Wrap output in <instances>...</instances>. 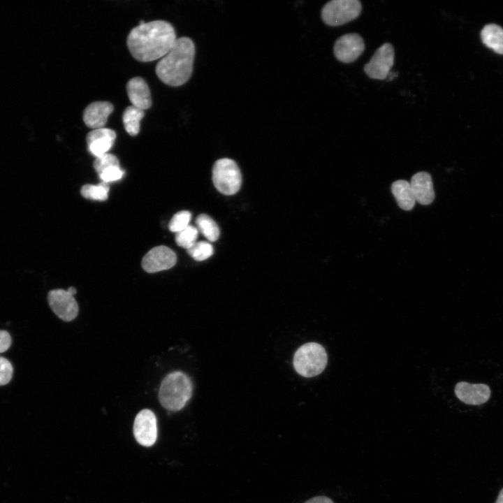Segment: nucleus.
<instances>
[{
    "label": "nucleus",
    "mask_w": 503,
    "mask_h": 503,
    "mask_svg": "<svg viewBox=\"0 0 503 503\" xmlns=\"http://www.w3.org/2000/svg\"><path fill=\"white\" fill-rule=\"evenodd\" d=\"M173 25L164 20L140 21L128 34L126 44L133 57L142 62L162 58L177 41Z\"/></svg>",
    "instance_id": "f257e3e1"
},
{
    "label": "nucleus",
    "mask_w": 503,
    "mask_h": 503,
    "mask_svg": "<svg viewBox=\"0 0 503 503\" xmlns=\"http://www.w3.org/2000/svg\"><path fill=\"white\" fill-rule=\"evenodd\" d=\"M195 45L189 37H181L157 63L156 75L164 84L178 87L186 83L193 72Z\"/></svg>",
    "instance_id": "f03ea898"
},
{
    "label": "nucleus",
    "mask_w": 503,
    "mask_h": 503,
    "mask_svg": "<svg viewBox=\"0 0 503 503\" xmlns=\"http://www.w3.org/2000/svg\"><path fill=\"white\" fill-rule=\"evenodd\" d=\"M193 385L191 379L181 371L168 374L162 380L159 400L163 408L171 411L182 409L190 400Z\"/></svg>",
    "instance_id": "7ed1b4c3"
},
{
    "label": "nucleus",
    "mask_w": 503,
    "mask_h": 503,
    "mask_svg": "<svg viewBox=\"0 0 503 503\" xmlns=\"http://www.w3.org/2000/svg\"><path fill=\"white\" fill-rule=\"evenodd\" d=\"M328 362V356L320 344L308 342L300 346L293 356V367L304 377H312L321 373Z\"/></svg>",
    "instance_id": "20e7f679"
},
{
    "label": "nucleus",
    "mask_w": 503,
    "mask_h": 503,
    "mask_svg": "<svg viewBox=\"0 0 503 503\" xmlns=\"http://www.w3.org/2000/svg\"><path fill=\"white\" fill-rule=\"evenodd\" d=\"M212 181L215 188L224 195H233L240 189L242 175L235 161L228 158L218 159L212 168Z\"/></svg>",
    "instance_id": "39448f33"
},
{
    "label": "nucleus",
    "mask_w": 503,
    "mask_h": 503,
    "mask_svg": "<svg viewBox=\"0 0 503 503\" xmlns=\"http://www.w3.org/2000/svg\"><path fill=\"white\" fill-rule=\"evenodd\" d=\"M361 10L358 0H332L323 6L321 14L325 24L337 27L356 19Z\"/></svg>",
    "instance_id": "423d86ee"
},
{
    "label": "nucleus",
    "mask_w": 503,
    "mask_h": 503,
    "mask_svg": "<svg viewBox=\"0 0 503 503\" xmlns=\"http://www.w3.org/2000/svg\"><path fill=\"white\" fill-rule=\"evenodd\" d=\"M395 51L393 45L385 43L374 52L364 66L365 73L372 79L385 80L394 64Z\"/></svg>",
    "instance_id": "0eeeda50"
},
{
    "label": "nucleus",
    "mask_w": 503,
    "mask_h": 503,
    "mask_svg": "<svg viewBox=\"0 0 503 503\" xmlns=\"http://www.w3.org/2000/svg\"><path fill=\"white\" fill-rule=\"evenodd\" d=\"M133 435L138 444L143 446H152L157 438V422L155 414L144 409L138 413L133 423Z\"/></svg>",
    "instance_id": "6e6552de"
},
{
    "label": "nucleus",
    "mask_w": 503,
    "mask_h": 503,
    "mask_svg": "<svg viewBox=\"0 0 503 503\" xmlns=\"http://www.w3.org/2000/svg\"><path fill=\"white\" fill-rule=\"evenodd\" d=\"M48 301L54 313L63 321H71L78 316V305L67 290H51L48 294Z\"/></svg>",
    "instance_id": "1a4fd4ad"
},
{
    "label": "nucleus",
    "mask_w": 503,
    "mask_h": 503,
    "mask_svg": "<svg viewBox=\"0 0 503 503\" xmlns=\"http://www.w3.org/2000/svg\"><path fill=\"white\" fill-rule=\"evenodd\" d=\"M364 50L363 39L356 33H349L341 36L336 40L333 47L335 58L346 64L356 61Z\"/></svg>",
    "instance_id": "9d476101"
},
{
    "label": "nucleus",
    "mask_w": 503,
    "mask_h": 503,
    "mask_svg": "<svg viewBox=\"0 0 503 503\" xmlns=\"http://www.w3.org/2000/svg\"><path fill=\"white\" fill-rule=\"evenodd\" d=\"M177 261L175 253L169 247L161 245L150 250L142 259V267L153 273L171 268Z\"/></svg>",
    "instance_id": "9b49d317"
},
{
    "label": "nucleus",
    "mask_w": 503,
    "mask_h": 503,
    "mask_svg": "<svg viewBox=\"0 0 503 503\" xmlns=\"http://www.w3.org/2000/svg\"><path fill=\"white\" fill-rule=\"evenodd\" d=\"M116 139L112 129L102 128L89 131L86 137L88 151L93 156L99 157L108 153Z\"/></svg>",
    "instance_id": "f8f14e48"
},
{
    "label": "nucleus",
    "mask_w": 503,
    "mask_h": 503,
    "mask_svg": "<svg viewBox=\"0 0 503 503\" xmlns=\"http://www.w3.org/2000/svg\"><path fill=\"white\" fill-rule=\"evenodd\" d=\"M455 393L458 398L465 404L478 405L489 399L490 390L486 384L460 381L455 387Z\"/></svg>",
    "instance_id": "ddd939ff"
},
{
    "label": "nucleus",
    "mask_w": 503,
    "mask_h": 503,
    "mask_svg": "<svg viewBox=\"0 0 503 503\" xmlns=\"http://www.w3.org/2000/svg\"><path fill=\"white\" fill-rule=\"evenodd\" d=\"M114 106L108 101H95L88 105L83 112V121L90 129L104 128Z\"/></svg>",
    "instance_id": "4468645a"
},
{
    "label": "nucleus",
    "mask_w": 503,
    "mask_h": 503,
    "mask_svg": "<svg viewBox=\"0 0 503 503\" xmlns=\"http://www.w3.org/2000/svg\"><path fill=\"white\" fill-rule=\"evenodd\" d=\"M416 202L428 205L435 199V191L430 175L427 172L414 174L409 182Z\"/></svg>",
    "instance_id": "2eb2a0df"
},
{
    "label": "nucleus",
    "mask_w": 503,
    "mask_h": 503,
    "mask_svg": "<svg viewBox=\"0 0 503 503\" xmlns=\"http://www.w3.org/2000/svg\"><path fill=\"white\" fill-rule=\"evenodd\" d=\"M126 92L132 105L144 111L151 107L150 88L143 78L134 77L130 79L126 84Z\"/></svg>",
    "instance_id": "dca6fc26"
},
{
    "label": "nucleus",
    "mask_w": 503,
    "mask_h": 503,
    "mask_svg": "<svg viewBox=\"0 0 503 503\" xmlns=\"http://www.w3.org/2000/svg\"><path fill=\"white\" fill-rule=\"evenodd\" d=\"M391 192L401 209L406 211L413 209L416 200L409 182L399 180L393 182Z\"/></svg>",
    "instance_id": "f3484780"
},
{
    "label": "nucleus",
    "mask_w": 503,
    "mask_h": 503,
    "mask_svg": "<svg viewBox=\"0 0 503 503\" xmlns=\"http://www.w3.org/2000/svg\"><path fill=\"white\" fill-rule=\"evenodd\" d=\"M483 43L495 52L503 54V29L495 24H487L481 31Z\"/></svg>",
    "instance_id": "a211bd4d"
},
{
    "label": "nucleus",
    "mask_w": 503,
    "mask_h": 503,
    "mask_svg": "<svg viewBox=\"0 0 503 503\" xmlns=\"http://www.w3.org/2000/svg\"><path fill=\"white\" fill-rule=\"evenodd\" d=\"M145 116V111L133 105L128 106L124 111L122 121L126 131L131 136L138 135L140 128V120Z\"/></svg>",
    "instance_id": "6ab92c4d"
},
{
    "label": "nucleus",
    "mask_w": 503,
    "mask_h": 503,
    "mask_svg": "<svg viewBox=\"0 0 503 503\" xmlns=\"http://www.w3.org/2000/svg\"><path fill=\"white\" fill-rule=\"evenodd\" d=\"M198 231L210 242H214L219 238L220 230L212 218L205 214L198 215L196 219Z\"/></svg>",
    "instance_id": "aec40b11"
},
{
    "label": "nucleus",
    "mask_w": 503,
    "mask_h": 503,
    "mask_svg": "<svg viewBox=\"0 0 503 503\" xmlns=\"http://www.w3.org/2000/svg\"><path fill=\"white\" fill-rule=\"evenodd\" d=\"M109 185L105 182L99 184H85L80 189L81 195L87 199L105 201L108 196Z\"/></svg>",
    "instance_id": "412c9836"
},
{
    "label": "nucleus",
    "mask_w": 503,
    "mask_h": 503,
    "mask_svg": "<svg viewBox=\"0 0 503 503\" xmlns=\"http://www.w3.org/2000/svg\"><path fill=\"white\" fill-rule=\"evenodd\" d=\"M198 235V231L196 227L189 225L187 228L176 233L175 242L178 246L187 250L196 242Z\"/></svg>",
    "instance_id": "4be33fe9"
},
{
    "label": "nucleus",
    "mask_w": 503,
    "mask_h": 503,
    "mask_svg": "<svg viewBox=\"0 0 503 503\" xmlns=\"http://www.w3.org/2000/svg\"><path fill=\"white\" fill-rule=\"evenodd\" d=\"M187 252L194 260L202 261L210 258L213 254L214 249L210 242L199 241L188 249Z\"/></svg>",
    "instance_id": "5701e85b"
},
{
    "label": "nucleus",
    "mask_w": 503,
    "mask_h": 503,
    "mask_svg": "<svg viewBox=\"0 0 503 503\" xmlns=\"http://www.w3.org/2000/svg\"><path fill=\"white\" fill-rule=\"evenodd\" d=\"M191 219V214L187 210H182L177 212L173 215L168 224V228L170 231L178 233L189 224Z\"/></svg>",
    "instance_id": "b1692460"
},
{
    "label": "nucleus",
    "mask_w": 503,
    "mask_h": 503,
    "mask_svg": "<svg viewBox=\"0 0 503 503\" xmlns=\"http://www.w3.org/2000/svg\"><path fill=\"white\" fill-rule=\"evenodd\" d=\"M112 166H119V159L112 154L107 153L96 157L94 161V168L99 175L105 169Z\"/></svg>",
    "instance_id": "393cba45"
},
{
    "label": "nucleus",
    "mask_w": 503,
    "mask_h": 503,
    "mask_svg": "<svg viewBox=\"0 0 503 503\" xmlns=\"http://www.w3.org/2000/svg\"><path fill=\"white\" fill-rule=\"evenodd\" d=\"M13 368L11 363L0 356V386L8 384L13 377Z\"/></svg>",
    "instance_id": "a878e982"
},
{
    "label": "nucleus",
    "mask_w": 503,
    "mask_h": 503,
    "mask_svg": "<svg viewBox=\"0 0 503 503\" xmlns=\"http://www.w3.org/2000/svg\"><path fill=\"white\" fill-rule=\"evenodd\" d=\"M124 170L119 166H112L103 170L99 174L102 182L109 183L120 180L124 175Z\"/></svg>",
    "instance_id": "bb28decb"
},
{
    "label": "nucleus",
    "mask_w": 503,
    "mask_h": 503,
    "mask_svg": "<svg viewBox=\"0 0 503 503\" xmlns=\"http://www.w3.org/2000/svg\"><path fill=\"white\" fill-rule=\"evenodd\" d=\"M11 337L10 333L3 330H0V353L7 351L11 345Z\"/></svg>",
    "instance_id": "cd10ccee"
},
{
    "label": "nucleus",
    "mask_w": 503,
    "mask_h": 503,
    "mask_svg": "<svg viewBox=\"0 0 503 503\" xmlns=\"http://www.w3.org/2000/svg\"><path fill=\"white\" fill-rule=\"evenodd\" d=\"M305 503H334L333 501L326 496H316L314 497H312L307 501H306Z\"/></svg>",
    "instance_id": "c85d7f7f"
},
{
    "label": "nucleus",
    "mask_w": 503,
    "mask_h": 503,
    "mask_svg": "<svg viewBox=\"0 0 503 503\" xmlns=\"http://www.w3.org/2000/svg\"><path fill=\"white\" fill-rule=\"evenodd\" d=\"M495 503H503V488L500 490Z\"/></svg>",
    "instance_id": "c756f323"
},
{
    "label": "nucleus",
    "mask_w": 503,
    "mask_h": 503,
    "mask_svg": "<svg viewBox=\"0 0 503 503\" xmlns=\"http://www.w3.org/2000/svg\"><path fill=\"white\" fill-rule=\"evenodd\" d=\"M397 75H398V74H396V73H395L390 72V73L388 74V76H387V78H389L388 80H392L394 79Z\"/></svg>",
    "instance_id": "7c9ffc66"
},
{
    "label": "nucleus",
    "mask_w": 503,
    "mask_h": 503,
    "mask_svg": "<svg viewBox=\"0 0 503 503\" xmlns=\"http://www.w3.org/2000/svg\"><path fill=\"white\" fill-rule=\"evenodd\" d=\"M67 291H68L70 293H71L73 296H74V295L76 293V292H77L76 289H75L74 287H73V286L69 287V288L67 289Z\"/></svg>",
    "instance_id": "2f4dec72"
}]
</instances>
